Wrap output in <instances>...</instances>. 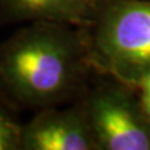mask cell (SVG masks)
<instances>
[{
  "mask_svg": "<svg viewBox=\"0 0 150 150\" xmlns=\"http://www.w3.org/2000/svg\"><path fill=\"white\" fill-rule=\"evenodd\" d=\"M93 73L84 28L28 23L0 44V101L14 112L81 100Z\"/></svg>",
  "mask_w": 150,
  "mask_h": 150,
  "instance_id": "6da1fadb",
  "label": "cell"
},
{
  "mask_svg": "<svg viewBox=\"0 0 150 150\" xmlns=\"http://www.w3.org/2000/svg\"><path fill=\"white\" fill-rule=\"evenodd\" d=\"M84 29L95 74L135 88L150 69V0H101Z\"/></svg>",
  "mask_w": 150,
  "mask_h": 150,
  "instance_id": "7a4b0ae2",
  "label": "cell"
},
{
  "mask_svg": "<svg viewBox=\"0 0 150 150\" xmlns=\"http://www.w3.org/2000/svg\"><path fill=\"white\" fill-rule=\"evenodd\" d=\"M105 78L80 100L99 150H150V119L137 89Z\"/></svg>",
  "mask_w": 150,
  "mask_h": 150,
  "instance_id": "3957f363",
  "label": "cell"
},
{
  "mask_svg": "<svg viewBox=\"0 0 150 150\" xmlns=\"http://www.w3.org/2000/svg\"><path fill=\"white\" fill-rule=\"evenodd\" d=\"M20 150H99V146L79 100L65 108L35 111L21 124Z\"/></svg>",
  "mask_w": 150,
  "mask_h": 150,
  "instance_id": "277c9868",
  "label": "cell"
},
{
  "mask_svg": "<svg viewBox=\"0 0 150 150\" xmlns=\"http://www.w3.org/2000/svg\"><path fill=\"white\" fill-rule=\"evenodd\" d=\"M101 0H0V26L53 21L88 28Z\"/></svg>",
  "mask_w": 150,
  "mask_h": 150,
  "instance_id": "5b68a950",
  "label": "cell"
},
{
  "mask_svg": "<svg viewBox=\"0 0 150 150\" xmlns=\"http://www.w3.org/2000/svg\"><path fill=\"white\" fill-rule=\"evenodd\" d=\"M21 123L0 101V150H20Z\"/></svg>",
  "mask_w": 150,
  "mask_h": 150,
  "instance_id": "8992f818",
  "label": "cell"
},
{
  "mask_svg": "<svg viewBox=\"0 0 150 150\" xmlns=\"http://www.w3.org/2000/svg\"><path fill=\"white\" fill-rule=\"evenodd\" d=\"M135 89L139 95H150V69L140 78V80L135 85Z\"/></svg>",
  "mask_w": 150,
  "mask_h": 150,
  "instance_id": "52a82bcc",
  "label": "cell"
},
{
  "mask_svg": "<svg viewBox=\"0 0 150 150\" xmlns=\"http://www.w3.org/2000/svg\"><path fill=\"white\" fill-rule=\"evenodd\" d=\"M139 96H140V103H142V106L145 111V114L150 119V95H139Z\"/></svg>",
  "mask_w": 150,
  "mask_h": 150,
  "instance_id": "ba28073f",
  "label": "cell"
}]
</instances>
